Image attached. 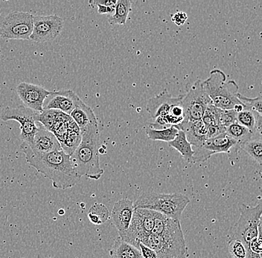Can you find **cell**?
Instances as JSON below:
<instances>
[{"label": "cell", "instance_id": "22", "mask_svg": "<svg viewBox=\"0 0 262 258\" xmlns=\"http://www.w3.org/2000/svg\"><path fill=\"white\" fill-rule=\"evenodd\" d=\"M168 145L173 149L178 150L186 162L193 163L194 150L186 138L184 132L179 130L174 139L168 142Z\"/></svg>", "mask_w": 262, "mask_h": 258}, {"label": "cell", "instance_id": "12", "mask_svg": "<svg viewBox=\"0 0 262 258\" xmlns=\"http://www.w3.org/2000/svg\"><path fill=\"white\" fill-rule=\"evenodd\" d=\"M64 21L57 15H33V31L30 40L34 42L53 41L61 33Z\"/></svg>", "mask_w": 262, "mask_h": 258}, {"label": "cell", "instance_id": "27", "mask_svg": "<svg viewBox=\"0 0 262 258\" xmlns=\"http://www.w3.org/2000/svg\"><path fill=\"white\" fill-rule=\"evenodd\" d=\"M109 217V212L105 205L96 203L90 209L88 218L94 225H101L105 223Z\"/></svg>", "mask_w": 262, "mask_h": 258}, {"label": "cell", "instance_id": "19", "mask_svg": "<svg viewBox=\"0 0 262 258\" xmlns=\"http://www.w3.org/2000/svg\"><path fill=\"white\" fill-rule=\"evenodd\" d=\"M70 116L82 130L90 125H98L97 119L94 112L89 106L80 100Z\"/></svg>", "mask_w": 262, "mask_h": 258}, {"label": "cell", "instance_id": "34", "mask_svg": "<svg viewBox=\"0 0 262 258\" xmlns=\"http://www.w3.org/2000/svg\"><path fill=\"white\" fill-rule=\"evenodd\" d=\"M139 247L142 258H157V253L154 250L144 246L142 243H139Z\"/></svg>", "mask_w": 262, "mask_h": 258}, {"label": "cell", "instance_id": "21", "mask_svg": "<svg viewBox=\"0 0 262 258\" xmlns=\"http://www.w3.org/2000/svg\"><path fill=\"white\" fill-rule=\"evenodd\" d=\"M111 258H142L140 250L118 238L110 250Z\"/></svg>", "mask_w": 262, "mask_h": 258}, {"label": "cell", "instance_id": "4", "mask_svg": "<svg viewBox=\"0 0 262 258\" xmlns=\"http://www.w3.org/2000/svg\"><path fill=\"white\" fill-rule=\"evenodd\" d=\"M190 200L182 194H160L145 192L141 194L134 202L135 208L148 209L162 214L164 216L180 220L182 214L187 207Z\"/></svg>", "mask_w": 262, "mask_h": 258}, {"label": "cell", "instance_id": "6", "mask_svg": "<svg viewBox=\"0 0 262 258\" xmlns=\"http://www.w3.org/2000/svg\"><path fill=\"white\" fill-rule=\"evenodd\" d=\"M240 212V217L232 227L229 238L242 241L247 249L249 243L261 231V203L253 207L244 205Z\"/></svg>", "mask_w": 262, "mask_h": 258}, {"label": "cell", "instance_id": "28", "mask_svg": "<svg viewBox=\"0 0 262 258\" xmlns=\"http://www.w3.org/2000/svg\"><path fill=\"white\" fill-rule=\"evenodd\" d=\"M229 251L232 258H246L247 249L242 241L234 238H229Z\"/></svg>", "mask_w": 262, "mask_h": 258}, {"label": "cell", "instance_id": "7", "mask_svg": "<svg viewBox=\"0 0 262 258\" xmlns=\"http://www.w3.org/2000/svg\"><path fill=\"white\" fill-rule=\"evenodd\" d=\"M213 104L203 87L202 81L198 80L190 85L186 94L182 95L181 105L185 122H194L202 120L205 111Z\"/></svg>", "mask_w": 262, "mask_h": 258}, {"label": "cell", "instance_id": "25", "mask_svg": "<svg viewBox=\"0 0 262 258\" xmlns=\"http://www.w3.org/2000/svg\"><path fill=\"white\" fill-rule=\"evenodd\" d=\"M179 130L175 127H168L163 130H155L147 127L145 133L149 139L153 141L170 142L173 141Z\"/></svg>", "mask_w": 262, "mask_h": 258}, {"label": "cell", "instance_id": "1", "mask_svg": "<svg viewBox=\"0 0 262 258\" xmlns=\"http://www.w3.org/2000/svg\"><path fill=\"white\" fill-rule=\"evenodd\" d=\"M20 148L28 164L50 179L55 189H71L79 181L80 178L74 172L70 155L63 150L48 153H36L26 144H21Z\"/></svg>", "mask_w": 262, "mask_h": 258}, {"label": "cell", "instance_id": "13", "mask_svg": "<svg viewBox=\"0 0 262 258\" xmlns=\"http://www.w3.org/2000/svg\"><path fill=\"white\" fill-rule=\"evenodd\" d=\"M16 91L25 107L38 113L43 111L44 101L53 92L38 85L29 83H19Z\"/></svg>", "mask_w": 262, "mask_h": 258}, {"label": "cell", "instance_id": "24", "mask_svg": "<svg viewBox=\"0 0 262 258\" xmlns=\"http://www.w3.org/2000/svg\"><path fill=\"white\" fill-rule=\"evenodd\" d=\"M226 133L229 137L238 142L240 145L242 143H245L246 142L253 139V138H258V137L261 138V136L255 135L251 131H250L248 129L246 128V127H243L242 125H239L237 122L227 127L226 128Z\"/></svg>", "mask_w": 262, "mask_h": 258}, {"label": "cell", "instance_id": "29", "mask_svg": "<svg viewBox=\"0 0 262 258\" xmlns=\"http://www.w3.org/2000/svg\"><path fill=\"white\" fill-rule=\"evenodd\" d=\"M221 109L211 104L205 111L202 121L207 127L209 126H219Z\"/></svg>", "mask_w": 262, "mask_h": 258}, {"label": "cell", "instance_id": "17", "mask_svg": "<svg viewBox=\"0 0 262 258\" xmlns=\"http://www.w3.org/2000/svg\"><path fill=\"white\" fill-rule=\"evenodd\" d=\"M29 147L36 153H48L62 150L55 135L42 125L37 127L32 145Z\"/></svg>", "mask_w": 262, "mask_h": 258}, {"label": "cell", "instance_id": "35", "mask_svg": "<svg viewBox=\"0 0 262 258\" xmlns=\"http://www.w3.org/2000/svg\"><path fill=\"white\" fill-rule=\"evenodd\" d=\"M117 0H91L89 2L90 6L93 5L98 4L101 6H107V7H115Z\"/></svg>", "mask_w": 262, "mask_h": 258}, {"label": "cell", "instance_id": "2", "mask_svg": "<svg viewBox=\"0 0 262 258\" xmlns=\"http://www.w3.org/2000/svg\"><path fill=\"white\" fill-rule=\"evenodd\" d=\"M142 244L157 253V258H186L188 249L180 220L156 212L155 225Z\"/></svg>", "mask_w": 262, "mask_h": 258}, {"label": "cell", "instance_id": "26", "mask_svg": "<svg viewBox=\"0 0 262 258\" xmlns=\"http://www.w3.org/2000/svg\"><path fill=\"white\" fill-rule=\"evenodd\" d=\"M241 149L244 150L249 156L253 158L259 166L262 163V142L261 138H255L242 143Z\"/></svg>", "mask_w": 262, "mask_h": 258}, {"label": "cell", "instance_id": "32", "mask_svg": "<svg viewBox=\"0 0 262 258\" xmlns=\"http://www.w3.org/2000/svg\"><path fill=\"white\" fill-rule=\"evenodd\" d=\"M224 133H226V128L222 126H209L207 127V139L214 138Z\"/></svg>", "mask_w": 262, "mask_h": 258}, {"label": "cell", "instance_id": "16", "mask_svg": "<svg viewBox=\"0 0 262 258\" xmlns=\"http://www.w3.org/2000/svg\"><path fill=\"white\" fill-rule=\"evenodd\" d=\"M51 96H52V99L43 109H55L68 115L73 112L78 101L81 100L71 89L54 91Z\"/></svg>", "mask_w": 262, "mask_h": 258}, {"label": "cell", "instance_id": "36", "mask_svg": "<svg viewBox=\"0 0 262 258\" xmlns=\"http://www.w3.org/2000/svg\"><path fill=\"white\" fill-rule=\"evenodd\" d=\"M97 6L98 13L99 14H111L113 15L115 11V7H107V6H101V5L95 4L92 7Z\"/></svg>", "mask_w": 262, "mask_h": 258}, {"label": "cell", "instance_id": "20", "mask_svg": "<svg viewBox=\"0 0 262 258\" xmlns=\"http://www.w3.org/2000/svg\"><path fill=\"white\" fill-rule=\"evenodd\" d=\"M262 115L255 111L245 109L236 113V122L255 135L261 136Z\"/></svg>", "mask_w": 262, "mask_h": 258}, {"label": "cell", "instance_id": "9", "mask_svg": "<svg viewBox=\"0 0 262 258\" xmlns=\"http://www.w3.org/2000/svg\"><path fill=\"white\" fill-rule=\"evenodd\" d=\"M38 112L19 105L16 107H6L0 109V120L3 122L16 121L20 125V138L22 143L31 146L37 130L36 122Z\"/></svg>", "mask_w": 262, "mask_h": 258}, {"label": "cell", "instance_id": "14", "mask_svg": "<svg viewBox=\"0 0 262 258\" xmlns=\"http://www.w3.org/2000/svg\"><path fill=\"white\" fill-rule=\"evenodd\" d=\"M182 96H173L167 92H163L150 99L147 104V111L154 119L166 116L169 114L173 106L179 104Z\"/></svg>", "mask_w": 262, "mask_h": 258}, {"label": "cell", "instance_id": "23", "mask_svg": "<svg viewBox=\"0 0 262 258\" xmlns=\"http://www.w3.org/2000/svg\"><path fill=\"white\" fill-rule=\"evenodd\" d=\"M132 3L130 0H118L115 6L113 15L108 18L111 25H124L127 22L129 14L132 11Z\"/></svg>", "mask_w": 262, "mask_h": 258}, {"label": "cell", "instance_id": "15", "mask_svg": "<svg viewBox=\"0 0 262 258\" xmlns=\"http://www.w3.org/2000/svg\"><path fill=\"white\" fill-rule=\"evenodd\" d=\"M134 212V203L128 199H122L114 204L111 215L113 223L117 228L119 235L128 229Z\"/></svg>", "mask_w": 262, "mask_h": 258}, {"label": "cell", "instance_id": "3", "mask_svg": "<svg viewBox=\"0 0 262 258\" xmlns=\"http://www.w3.org/2000/svg\"><path fill=\"white\" fill-rule=\"evenodd\" d=\"M81 131V141L70 155L74 172L81 179L82 176L98 180L104 174L100 166L99 131L98 125H90Z\"/></svg>", "mask_w": 262, "mask_h": 258}, {"label": "cell", "instance_id": "11", "mask_svg": "<svg viewBox=\"0 0 262 258\" xmlns=\"http://www.w3.org/2000/svg\"><path fill=\"white\" fill-rule=\"evenodd\" d=\"M155 214L156 212L148 209H134L128 229L119 238L139 249V243L153 231Z\"/></svg>", "mask_w": 262, "mask_h": 258}, {"label": "cell", "instance_id": "31", "mask_svg": "<svg viewBox=\"0 0 262 258\" xmlns=\"http://www.w3.org/2000/svg\"><path fill=\"white\" fill-rule=\"evenodd\" d=\"M236 122V112L233 109L223 110L221 109L220 118H219V125L222 127H228L229 125Z\"/></svg>", "mask_w": 262, "mask_h": 258}, {"label": "cell", "instance_id": "30", "mask_svg": "<svg viewBox=\"0 0 262 258\" xmlns=\"http://www.w3.org/2000/svg\"><path fill=\"white\" fill-rule=\"evenodd\" d=\"M237 99L245 106V109H250V110L255 111L258 114H262V100L261 96H258V97L254 98V99H250V98L242 96V94L238 93L237 95Z\"/></svg>", "mask_w": 262, "mask_h": 258}, {"label": "cell", "instance_id": "10", "mask_svg": "<svg viewBox=\"0 0 262 258\" xmlns=\"http://www.w3.org/2000/svg\"><path fill=\"white\" fill-rule=\"evenodd\" d=\"M33 31V14L14 11L0 22V37L6 40H30Z\"/></svg>", "mask_w": 262, "mask_h": 258}, {"label": "cell", "instance_id": "18", "mask_svg": "<svg viewBox=\"0 0 262 258\" xmlns=\"http://www.w3.org/2000/svg\"><path fill=\"white\" fill-rule=\"evenodd\" d=\"M178 130H182L186 134V138L194 149L202 148L207 140V126L202 120L194 122L183 121L177 126ZM193 149V150H194Z\"/></svg>", "mask_w": 262, "mask_h": 258}, {"label": "cell", "instance_id": "33", "mask_svg": "<svg viewBox=\"0 0 262 258\" xmlns=\"http://www.w3.org/2000/svg\"><path fill=\"white\" fill-rule=\"evenodd\" d=\"M188 16L187 14L183 11H179V12L175 13L172 16V22H174L177 26H181L184 25L187 21Z\"/></svg>", "mask_w": 262, "mask_h": 258}, {"label": "cell", "instance_id": "5", "mask_svg": "<svg viewBox=\"0 0 262 258\" xmlns=\"http://www.w3.org/2000/svg\"><path fill=\"white\" fill-rule=\"evenodd\" d=\"M202 85L213 105L217 108L229 110L241 104L237 99L238 86L235 81H227V75L221 70H212Z\"/></svg>", "mask_w": 262, "mask_h": 258}, {"label": "cell", "instance_id": "8", "mask_svg": "<svg viewBox=\"0 0 262 258\" xmlns=\"http://www.w3.org/2000/svg\"><path fill=\"white\" fill-rule=\"evenodd\" d=\"M240 144L224 133L214 137L208 138L202 148L194 149L193 163L204 162L213 155L226 153L228 155L230 161H235L238 158Z\"/></svg>", "mask_w": 262, "mask_h": 258}]
</instances>
